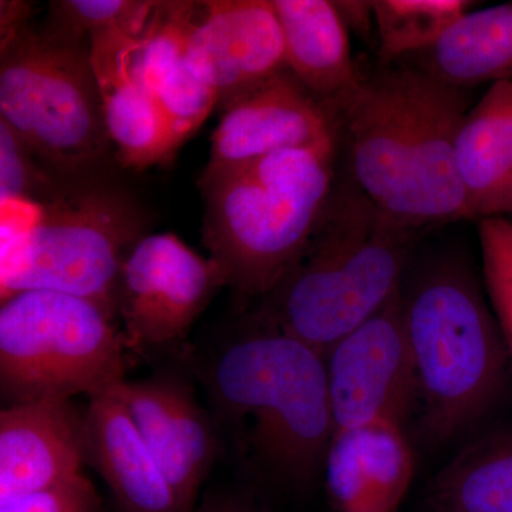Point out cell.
I'll return each mask as SVG.
<instances>
[{
  "label": "cell",
  "mask_w": 512,
  "mask_h": 512,
  "mask_svg": "<svg viewBox=\"0 0 512 512\" xmlns=\"http://www.w3.org/2000/svg\"><path fill=\"white\" fill-rule=\"evenodd\" d=\"M420 234L377 208L352 181H335L298 261L245 311L325 356L399 292Z\"/></svg>",
  "instance_id": "obj_4"
},
{
  "label": "cell",
  "mask_w": 512,
  "mask_h": 512,
  "mask_svg": "<svg viewBox=\"0 0 512 512\" xmlns=\"http://www.w3.org/2000/svg\"><path fill=\"white\" fill-rule=\"evenodd\" d=\"M468 106V90L416 67H380L365 76L333 109L348 151L349 180L414 231L471 221L454 154Z\"/></svg>",
  "instance_id": "obj_1"
},
{
  "label": "cell",
  "mask_w": 512,
  "mask_h": 512,
  "mask_svg": "<svg viewBox=\"0 0 512 512\" xmlns=\"http://www.w3.org/2000/svg\"><path fill=\"white\" fill-rule=\"evenodd\" d=\"M156 2L134 0H57L50 3L46 25L77 37L106 30L138 36L146 28Z\"/></svg>",
  "instance_id": "obj_25"
},
{
  "label": "cell",
  "mask_w": 512,
  "mask_h": 512,
  "mask_svg": "<svg viewBox=\"0 0 512 512\" xmlns=\"http://www.w3.org/2000/svg\"><path fill=\"white\" fill-rule=\"evenodd\" d=\"M487 293L457 256L423 262L400 288L416 367V427L433 447L487 429L511 383L512 357Z\"/></svg>",
  "instance_id": "obj_3"
},
{
  "label": "cell",
  "mask_w": 512,
  "mask_h": 512,
  "mask_svg": "<svg viewBox=\"0 0 512 512\" xmlns=\"http://www.w3.org/2000/svg\"><path fill=\"white\" fill-rule=\"evenodd\" d=\"M194 512H272L255 493L221 490L205 494Z\"/></svg>",
  "instance_id": "obj_28"
},
{
  "label": "cell",
  "mask_w": 512,
  "mask_h": 512,
  "mask_svg": "<svg viewBox=\"0 0 512 512\" xmlns=\"http://www.w3.org/2000/svg\"><path fill=\"white\" fill-rule=\"evenodd\" d=\"M84 413L72 400L9 404L0 413V504L82 476Z\"/></svg>",
  "instance_id": "obj_14"
},
{
  "label": "cell",
  "mask_w": 512,
  "mask_h": 512,
  "mask_svg": "<svg viewBox=\"0 0 512 512\" xmlns=\"http://www.w3.org/2000/svg\"><path fill=\"white\" fill-rule=\"evenodd\" d=\"M413 473L406 430L392 423L335 431L323 467L339 512L396 511Z\"/></svg>",
  "instance_id": "obj_16"
},
{
  "label": "cell",
  "mask_w": 512,
  "mask_h": 512,
  "mask_svg": "<svg viewBox=\"0 0 512 512\" xmlns=\"http://www.w3.org/2000/svg\"><path fill=\"white\" fill-rule=\"evenodd\" d=\"M323 357L335 431L373 423H392L406 430L416 417V367L400 289Z\"/></svg>",
  "instance_id": "obj_10"
},
{
  "label": "cell",
  "mask_w": 512,
  "mask_h": 512,
  "mask_svg": "<svg viewBox=\"0 0 512 512\" xmlns=\"http://www.w3.org/2000/svg\"><path fill=\"white\" fill-rule=\"evenodd\" d=\"M192 2H156L136 37L134 60L141 82L160 104L178 147L218 107V96L191 72L187 29Z\"/></svg>",
  "instance_id": "obj_18"
},
{
  "label": "cell",
  "mask_w": 512,
  "mask_h": 512,
  "mask_svg": "<svg viewBox=\"0 0 512 512\" xmlns=\"http://www.w3.org/2000/svg\"><path fill=\"white\" fill-rule=\"evenodd\" d=\"M0 512H104L90 478L79 476L69 483L0 504Z\"/></svg>",
  "instance_id": "obj_27"
},
{
  "label": "cell",
  "mask_w": 512,
  "mask_h": 512,
  "mask_svg": "<svg viewBox=\"0 0 512 512\" xmlns=\"http://www.w3.org/2000/svg\"><path fill=\"white\" fill-rule=\"evenodd\" d=\"M69 181L47 168L22 137L6 121L0 120L2 207H40L56 198Z\"/></svg>",
  "instance_id": "obj_24"
},
{
  "label": "cell",
  "mask_w": 512,
  "mask_h": 512,
  "mask_svg": "<svg viewBox=\"0 0 512 512\" xmlns=\"http://www.w3.org/2000/svg\"><path fill=\"white\" fill-rule=\"evenodd\" d=\"M430 512H512V423L484 429L441 468Z\"/></svg>",
  "instance_id": "obj_22"
},
{
  "label": "cell",
  "mask_w": 512,
  "mask_h": 512,
  "mask_svg": "<svg viewBox=\"0 0 512 512\" xmlns=\"http://www.w3.org/2000/svg\"><path fill=\"white\" fill-rule=\"evenodd\" d=\"M119 386L89 399L84 412L87 463L110 488L121 512H181Z\"/></svg>",
  "instance_id": "obj_17"
},
{
  "label": "cell",
  "mask_w": 512,
  "mask_h": 512,
  "mask_svg": "<svg viewBox=\"0 0 512 512\" xmlns=\"http://www.w3.org/2000/svg\"><path fill=\"white\" fill-rule=\"evenodd\" d=\"M147 229L143 204L113 170L69 181L28 224L2 225L0 296L69 293L116 320L121 268Z\"/></svg>",
  "instance_id": "obj_7"
},
{
  "label": "cell",
  "mask_w": 512,
  "mask_h": 512,
  "mask_svg": "<svg viewBox=\"0 0 512 512\" xmlns=\"http://www.w3.org/2000/svg\"><path fill=\"white\" fill-rule=\"evenodd\" d=\"M382 67L431 49L476 5L468 0H372Z\"/></svg>",
  "instance_id": "obj_23"
},
{
  "label": "cell",
  "mask_w": 512,
  "mask_h": 512,
  "mask_svg": "<svg viewBox=\"0 0 512 512\" xmlns=\"http://www.w3.org/2000/svg\"><path fill=\"white\" fill-rule=\"evenodd\" d=\"M485 293L512 357V220L478 221Z\"/></svg>",
  "instance_id": "obj_26"
},
{
  "label": "cell",
  "mask_w": 512,
  "mask_h": 512,
  "mask_svg": "<svg viewBox=\"0 0 512 512\" xmlns=\"http://www.w3.org/2000/svg\"><path fill=\"white\" fill-rule=\"evenodd\" d=\"M119 326L100 306L55 291H23L0 305V393L5 406L89 399L126 380Z\"/></svg>",
  "instance_id": "obj_8"
},
{
  "label": "cell",
  "mask_w": 512,
  "mask_h": 512,
  "mask_svg": "<svg viewBox=\"0 0 512 512\" xmlns=\"http://www.w3.org/2000/svg\"><path fill=\"white\" fill-rule=\"evenodd\" d=\"M454 154L471 221L512 220V82L491 84L468 109Z\"/></svg>",
  "instance_id": "obj_19"
},
{
  "label": "cell",
  "mask_w": 512,
  "mask_h": 512,
  "mask_svg": "<svg viewBox=\"0 0 512 512\" xmlns=\"http://www.w3.org/2000/svg\"><path fill=\"white\" fill-rule=\"evenodd\" d=\"M412 67L461 90L512 82V2L470 10Z\"/></svg>",
  "instance_id": "obj_21"
},
{
  "label": "cell",
  "mask_w": 512,
  "mask_h": 512,
  "mask_svg": "<svg viewBox=\"0 0 512 512\" xmlns=\"http://www.w3.org/2000/svg\"><path fill=\"white\" fill-rule=\"evenodd\" d=\"M218 109L207 168L235 167L279 151L339 146L335 113L289 70Z\"/></svg>",
  "instance_id": "obj_11"
},
{
  "label": "cell",
  "mask_w": 512,
  "mask_h": 512,
  "mask_svg": "<svg viewBox=\"0 0 512 512\" xmlns=\"http://www.w3.org/2000/svg\"><path fill=\"white\" fill-rule=\"evenodd\" d=\"M225 288L218 266L171 232L147 234L121 268L117 318L128 352L180 355L188 333Z\"/></svg>",
  "instance_id": "obj_9"
},
{
  "label": "cell",
  "mask_w": 512,
  "mask_h": 512,
  "mask_svg": "<svg viewBox=\"0 0 512 512\" xmlns=\"http://www.w3.org/2000/svg\"><path fill=\"white\" fill-rule=\"evenodd\" d=\"M136 37L120 29L94 33L90 55L117 163L143 171L170 160L178 144L160 104L138 76Z\"/></svg>",
  "instance_id": "obj_15"
},
{
  "label": "cell",
  "mask_w": 512,
  "mask_h": 512,
  "mask_svg": "<svg viewBox=\"0 0 512 512\" xmlns=\"http://www.w3.org/2000/svg\"><path fill=\"white\" fill-rule=\"evenodd\" d=\"M340 18L345 23L349 32H355L356 35L369 37L375 25V12H373V3L370 0H343L335 2Z\"/></svg>",
  "instance_id": "obj_29"
},
{
  "label": "cell",
  "mask_w": 512,
  "mask_h": 512,
  "mask_svg": "<svg viewBox=\"0 0 512 512\" xmlns=\"http://www.w3.org/2000/svg\"><path fill=\"white\" fill-rule=\"evenodd\" d=\"M0 10V120L64 180L113 170L90 39L36 28L28 3Z\"/></svg>",
  "instance_id": "obj_6"
},
{
  "label": "cell",
  "mask_w": 512,
  "mask_h": 512,
  "mask_svg": "<svg viewBox=\"0 0 512 512\" xmlns=\"http://www.w3.org/2000/svg\"><path fill=\"white\" fill-rule=\"evenodd\" d=\"M239 315L198 375L255 476L305 491L335 434L325 357L251 311Z\"/></svg>",
  "instance_id": "obj_2"
},
{
  "label": "cell",
  "mask_w": 512,
  "mask_h": 512,
  "mask_svg": "<svg viewBox=\"0 0 512 512\" xmlns=\"http://www.w3.org/2000/svg\"><path fill=\"white\" fill-rule=\"evenodd\" d=\"M336 148L286 150L200 177L202 242L238 311L271 292L301 256L335 185Z\"/></svg>",
  "instance_id": "obj_5"
},
{
  "label": "cell",
  "mask_w": 512,
  "mask_h": 512,
  "mask_svg": "<svg viewBox=\"0 0 512 512\" xmlns=\"http://www.w3.org/2000/svg\"><path fill=\"white\" fill-rule=\"evenodd\" d=\"M187 59L191 72L217 93L218 107L288 70L272 2H192Z\"/></svg>",
  "instance_id": "obj_13"
},
{
  "label": "cell",
  "mask_w": 512,
  "mask_h": 512,
  "mask_svg": "<svg viewBox=\"0 0 512 512\" xmlns=\"http://www.w3.org/2000/svg\"><path fill=\"white\" fill-rule=\"evenodd\" d=\"M119 394L181 512H194L220 451L217 419L198 402L191 384L175 373L126 379Z\"/></svg>",
  "instance_id": "obj_12"
},
{
  "label": "cell",
  "mask_w": 512,
  "mask_h": 512,
  "mask_svg": "<svg viewBox=\"0 0 512 512\" xmlns=\"http://www.w3.org/2000/svg\"><path fill=\"white\" fill-rule=\"evenodd\" d=\"M284 37L285 62L330 110L365 79L350 49L349 30L330 0H271Z\"/></svg>",
  "instance_id": "obj_20"
}]
</instances>
